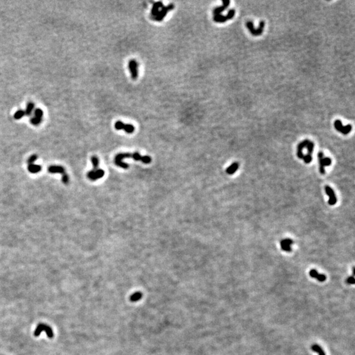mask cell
<instances>
[{
	"label": "cell",
	"mask_w": 355,
	"mask_h": 355,
	"mask_svg": "<svg viewBox=\"0 0 355 355\" xmlns=\"http://www.w3.org/2000/svg\"><path fill=\"white\" fill-rule=\"evenodd\" d=\"M30 122L32 124L35 125V126H37V125H39L40 123L42 122V119H40L38 117H36V116H34V117H32L30 119Z\"/></svg>",
	"instance_id": "obj_25"
},
{
	"label": "cell",
	"mask_w": 355,
	"mask_h": 355,
	"mask_svg": "<svg viewBox=\"0 0 355 355\" xmlns=\"http://www.w3.org/2000/svg\"><path fill=\"white\" fill-rule=\"evenodd\" d=\"M115 128L116 130H124L127 134H132L135 130V127L132 124H124L122 121H116L115 124Z\"/></svg>",
	"instance_id": "obj_5"
},
{
	"label": "cell",
	"mask_w": 355,
	"mask_h": 355,
	"mask_svg": "<svg viewBox=\"0 0 355 355\" xmlns=\"http://www.w3.org/2000/svg\"><path fill=\"white\" fill-rule=\"evenodd\" d=\"M34 104L32 102H30L27 104V106H26V111H25V115H26L27 116H30L32 113V111L34 110Z\"/></svg>",
	"instance_id": "obj_22"
},
{
	"label": "cell",
	"mask_w": 355,
	"mask_h": 355,
	"mask_svg": "<svg viewBox=\"0 0 355 355\" xmlns=\"http://www.w3.org/2000/svg\"><path fill=\"white\" fill-rule=\"evenodd\" d=\"M62 181L64 184H68V182H69V177H68V176L67 175L66 172L63 174Z\"/></svg>",
	"instance_id": "obj_30"
},
{
	"label": "cell",
	"mask_w": 355,
	"mask_h": 355,
	"mask_svg": "<svg viewBox=\"0 0 355 355\" xmlns=\"http://www.w3.org/2000/svg\"><path fill=\"white\" fill-rule=\"evenodd\" d=\"M163 7V2H157L154 3L152 7V9H151V15L153 17H155V16L158 14V13L159 12V9L160 8H162Z\"/></svg>",
	"instance_id": "obj_17"
},
{
	"label": "cell",
	"mask_w": 355,
	"mask_h": 355,
	"mask_svg": "<svg viewBox=\"0 0 355 355\" xmlns=\"http://www.w3.org/2000/svg\"><path fill=\"white\" fill-rule=\"evenodd\" d=\"M174 5L173 3H170L167 7H162V9H161L160 11H159L158 14H157L155 17V20L158 22L162 21L163 19L165 17V16H166L167 14L168 13V12L169 11L172 10L173 9H174Z\"/></svg>",
	"instance_id": "obj_7"
},
{
	"label": "cell",
	"mask_w": 355,
	"mask_h": 355,
	"mask_svg": "<svg viewBox=\"0 0 355 355\" xmlns=\"http://www.w3.org/2000/svg\"><path fill=\"white\" fill-rule=\"evenodd\" d=\"M124 159H133L137 161H142L145 164H149L151 162V157L149 156H142L138 152H134L133 153H120L116 155L115 159V163L116 166L122 168L124 169H127L129 166L128 164L123 162Z\"/></svg>",
	"instance_id": "obj_1"
},
{
	"label": "cell",
	"mask_w": 355,
	"mask_h": 355,
	"mask_svg": "<svg viewBox=\"0 0 355 355\" xmlns=\"http://www.w3.org/2000/svg\"><path fill=\"white\" fill-rule=\"evenodd\" d=\"M25 115V111L22 109H20L15 112L14 115V118L16 120H19L22 119Z\"/></svg>",
	"instance_id": "obj_23"
},
{
	"label": "cell",
	"mask_w": 355,
	"mask_h": 355,
	"mask_svg": "<svg viewBox=\"0 0 355 355\" xmlns=\"http://www.w3.org/2000/svg\"><path fill=\"white\" fill-rule=\"evenodd\" d=\"M264 25H265L264 22L262 21L259 22V28H258L257 29H255V28H254L253 22L248 21L247 23H246V25H247V29H249V32H251V34H253V36H255L262 34V33H263V29H264Z\"/></svg>",
	"instance_id": "obj_3"
},
{
	"label": "cell",
	"mask_w": 355,
	"mask_h": 355,
	"mask_svg": "<svg viewBox=\"0 0 355 355\" xmlns=\"http://www.w3.org/2000/svg\"><path fill=\"white\" fill-rule=\"evenodd\" d=\"M309 274H310V277L316 278V280L320 282L325 281L326 280V276L325 275H324V274H319L316 270L312 269V270H310Z\"/></svg>",
	"instance_id": "obj_16"
},
{
	"label": "cell",
	"mask_w": 355,
	"mask_h": 355,
	"mask_svg": "<svg viewBox=\"0 0 355 355\" xmlns=\"http://www.w3.org/2000/svg\"><path fill=\"white\" fill-rule=\"evenodd\" d=\"M91 163L93 165V169L94 170H96V169H98L99 168V159L96 156H92L91 157Z\"/></svg>",
	"instance_id": "obj_21"
},
{
	"label": "cell",
	"mask_w": 355,
	"mask_h": 355,
	"mask_svg": "<svg viewBox=\"0 0 355 355\" xmlns=\"http://www.w3.org/2000/svg\"><path fill=\"white\" fill-rule=\"evenodd\" d=\"M325 191L326 194L329 197V199L328 201V204L329 205H334L337 203V197L336 195V193L333 191L332 188H330L329 185H326L325 187Z\"/></svg>",
	"instance_id": "obj_11"
},
{
	"label": "cell",
	"mask_w": 355,
	"mask_h": 355,
	"mask_svg": "<svg viewBox=\"0 0 355 355\" xmlns=\"http://www.w3.org/2000/svg\"><path fill=\"white\" fill-rule=\"evenodd\" d=\"M346 283L349 284H354L355 281H354V277L353 276L349 277L347 279H346Z\"/></svg>",
	"instance_id": "obj_31"
},
{
	"label": "cell",
	"mask_w": 355,
	"mask_h": 355,
	"mask_svg": "<svg viewBox=\"0 0 355 355\" xmlns=\"http://www.w3.org/2000/svg\"><path fill=\"white\" fill-rule=\"evenodd\" d=\"M38 159V156L36 155H32V156H30L29 159L27 160V163L28 164H34V163L35 161L37 160Z\"/></svg>",
	"instance_id": "obj_27"
},
{
	"label": "cell",
	"mask_w": 355,
	"mask_h": 355,
	"mask_svg": "<svg viewBox=\"0 0 355 355\" xmlns=\"http://www.w3.org/2000/svg\"><path fill=\"white\" fill-rule=\"evenodd\" d=\"M311 349L313 350V351H315L316 353H317L319 355H326L324 350L322 349V348L320 345H313L311 346Z\"/></svg>",
	"instance_id": "obj_20"
},
{
	"label": "cell",
	"mask_w": 355,
	"mask_h": 355,
	"mask_svg": "<svg viewBox=\"0 0 355 355\" xmlns=\"http://www.w3.org/2000/svg\"><path fill=\"white\" fill-rule=\"evenodd\" d=\"M47 170L48 172L51 173V174H57V173H59V174H61L63 175L65 173V170H64V167L61 166H55V165H53V166L48 167Z\"/></svg>",
	"instance_id": "obj_15"
},
{
	"label": "cell",
	"mask_w": 355,
	"mask_h": 355,
	"mask_svg": "<svg viewBox=\"0 0 355 355\" xmlns=\"http://www.w3.org/2000/svg\"><path fill=\"white\" fill-rule=\"evenodd\" d=\"M141 297H142V293H134V295L131 297V300L132 301H137L140 300Z\"/></svg>",
	"instance_id": "obj_28"
},
{
	"label": "cell",
	"mask_w": 355,
	"mask_h": 355,
	"mask_svg": "<svg viewBox=\"0 0 355 355\" xmlns=\"http://www.w3.org/2000/svg\"><path fill=\"white\" fill-rule=\"evenodd\" d=\"M305 163L306 164H308L312 161V156L311 155H309V154H306V155H304L303 157V159Z\"/></svg>",
	"instance_id": "obj_29"
},
{
	"label": "cell",
	"mask_w": 355,
	"mask_h": 355,
	"mask_svg": "<svg viewBox=\"0 0 355 355\" xmlns=\"http://www.w3.org/2000/svg\"><path fill=\"white\" fill-rule=\"evenodd\" d=\"M43 330H44L46 332L48 337H50V338H52V337H53V332H52L51 328H50L49 326H47L46 325H44V324H39L38 326L37 327V328H36V329L35 331V332H34L35 336H36V337L38 336L39 335L40 333H41L42 331H43Z\"/></svg>",
	"instance_id": "obj_10"
},
{
	"label": "cell",
	"mask_w": 355,
	"mask_h": 355,
	"mask_svg": "<svg viewBox=\"0 0 355 355\" xmlns=\"http://www.w3.org/2000/svg\"><path fill=\"white\" fill-rule=\"evenodd\" d=\"M229 3H230V2L229 1V0H223L222 1V5L220 6V7H216L215 9L213 10V13L215 15H221V13H222L224 11H225L226 9H227V8L229 7Z\"/></svg>",
	"instance_id": "obj_13"
},
{
	"label": "cell",
	"mask_w": 355,
	"mask_h": 355,
	"mask_svg": "<svg viewBox=\"0 0 355 355\" xmlns=\"http://www.w3.org/2000/svg\"><path fill=\"white\" fill-rule=\"evenodd\" d=\"M105 175V171L102 169H96V170H94V169H92L91 171H90V172H88L87 176L89 179L91 181H96L98 180L100 178H103Z\"/></svg>",
	"instance_id": "obj_8"
},
{
	"label": "cell",
	"mask_w": 355,
	"mask_h": 355,
	"mask_svg": "<svg viewBox=\"0 0 355 355\" xmlns=\"http://www.w3.org/2000/svg\"><path fill=\"white\" fill-rule=\"evenodd\" d=\"M318 158L319 160L320 163V172L321 174H325V167L330 166L332 164V159L329 157H325L323 152H319L318 153Z\"/></svg>",
	"instance_id": "obj_2"
},
{
	"label": "cell",
	"mask_w": 355,
	"mask_h": 355,
	"mask_svg": "<svg viewBox=\"0 0 355 355\" xmlns=\"http://www.w3.org/2000/svg\"><path fill=\"white\" fill-rule=\"evenodd\" d=\"M235 14H236V10L232 9L229 10L227 15H215L213 17V19L216 22L222 23V22H225L226 21H227V20L232 19L233 17H234Z\"/></svg>",
	"instance_id": "obj_4"
},
{
	"label": "cell",
	"mask_w": 355,
	"mask_h": 355,
	"mask_svg": "<svg viewBox=\"0 0 355 355\" xmlns=\"http://www.w3.org/2000/svg\"><path fill=\"white\" fill-rule=\"evenodd\" d=\"M43 115V111L41 109H36L34 111V116L40 119H42V116Z\"/></svg>",
	"instance_id": "obj_26"
},
{
	"label": "cell",
	"mask_w": 355,
	"mask_h": 355,
	"mask_svg": "<svg viewBox=\"0 0 355 355\" xmlns=\"http://www.w3.org/2000/svg\"><path fill=\"white\" fill-rule=\"evenodd\" d=\"M28 171L32 174H36L42 171V167L38 164H31L28 165Z\"/></svg>",
	"instance_id": "obj_18"
},
{
	"label": "cell",
	"mask_w": 355,
	"mask_h": 355,
	"mask_svg": "<svg viewBox=\"0 0 355 355\" xmlns=\"http://www.w3.org/2000/svg\"><path fill=\"white\" fill-rule=\"evenodd\" d=\"M306 149H307V151H308V153L307 154L309 155H311L313 151H314V143L312 142H309V143H308L307 146H306Z\"/></svg>",
	"instance_id": "obj_24"
},
{
	"label": "cell",
	"mask_w": 355,
	"mask_h": 355,
	"mask_svg": "<svg viewBox=\"0 0 355 355\" xmlns=\"http://www.w3.org/2000/svg\"><path fill=\"white\" fill-rule=\"evenodd\" d=\"M138 63L136 60L132 59L130 60L128 63V68L131 72V76L133 80H136L138 76Z\"/></svg>",
	"instance_id": "obj_9"
},
{
	"label": "cell",
	"mask_w": 355,
	"mask_h": 355,
	"mask_svg": "<svg viewBox=\"0 0 355 355\" xmlns=\"http://www.w3.org/2000/svg\"><path fill=\"white\" fill-rule=\"evenodd\" d=\"M334 126L336 130L342 133L343 134H348L352 130V126L350 124H347L346 126H343L341 121L340 120H336L334 122Z\"/></svg>",
	"instance_id": "obj_6"
},
{
	"label": "cell",
	"mask_w": 355,
	"mask_h": 355,
	"mask_svg": "<svg viewBox=\"0 0 355 355\" xmlns=\"http://www.w3.org/2000/svg\"><path fill=\"white\" fill-rule=\"evenodd\" d=\"M238 168H239V164H238V163L235 162V163H232L230 166L228 167V168L226 169L227 174H228L229 175H232L237 171Z\"/></svg>",
	"instance_id": "obj_19"
},
{
	"label": "cell",
	"mask_w": 355,
	"mask_h": 355,
	"mask_svg": "<svg viewBox=\"0 0 355 355\" xmlns=\"http://www.w3.org/2000/svg\"><path fill=\"white\" fill-rule=\"evenodd\" d=\"M309 142H310V140H305L304 141H302V142H301L300 143H298V146H297V155L299 159H303L304 155H303V153H302V150H303V149L305 147H306V146H307Z\"/></svg>",
	"instance_id": "obj_14"
},
{
	"label": "cell",
	"mask_w": 355,
	"mask_h": 355,
	"mask_svg": "<svg viewBox=\"0 0 355 355\" xmlns=\"http://www.w3.org/2000/svg\"><path fill=\"white\" fill-rule=\"evenodd\" d=\"M293 243V241L291 239H284L280 241L281 249L286 252H291L292 251L291 245Z\"/></svg>",
	"instance_id": "obj_12"
}]
</instances>
